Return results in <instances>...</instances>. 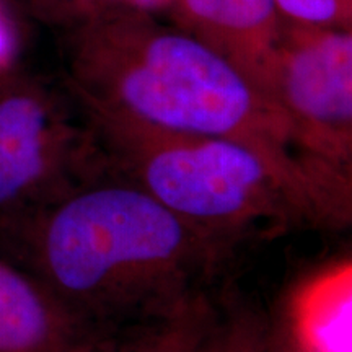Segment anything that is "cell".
Listing matches in <instances>:
<instances>
[{
    "instance_id": "obj_1",
    "label": "cell",
    "mask_w": 352,
    "mask_h": 352,
    "mask_svg": "<svg viewBox=\"0 0 352 352\" xmlns=\"http://www.w3.org/2000/svg\"><path fill=\"white\" fill-rule=\"evenodd\" d=\"M90 118L243 142L266 158L308 223L346 226L351 199L298 152L287 122L235 60L183 33L107 34L70 63Z\"/></svg>"
},
{
    "instance_id": "obj_12",
    "label": "cell",
    "mask_w": 352,
    "mask_h": 352,
    "mask_svg": "<svg viewBox=\"0 0 352 352\" xmlns=\"http://www.w3.org/2000/svg\"><path fill=\"white\" fill-rule=\"evenodd\" d=\"M47 15H63L64 12H72L74 8L85 6L90 0H33Z\"/></svg>"
},
{
    "instance_id": "obj_13",
    "label": "cell",
    "mask_w": 352,
    "mask_h": 352,
    "mask_svg": "<svg viewBox=\"0 0 352 352\" xmlns=\"http://www.w3.org/2000/svg\"><path fill=\"white\" fill-rule=\"evenodd\" d=\"M13 50V38L10 34V30L3 20V15L0 13V65L7 63V59L10 57Z\"/></svg>"
},
{
    "instance_id": "obj_15",
    "label": "cell",
    "mask_w": 352,
    "mask_h": 352,
    "mask_svg": "<svg viewBox=\"0 0 352 352\" xmlns=\"http://www.w3.org/2000/svg\"><path fill=\"white\" fill-rule=\"evenodd\" d=\"M267 352H285V351L280 349V347L277 346V344H274V342H272L271 338H270V344H267Z\"/></svg>"
},
{
    "instance_id": "obj_6",
    "label": "cell",
    "mask_w": 352,
    "mask_h": 352,
    "mask_svg": "<svg viewBox=\"0 0 352 352\" xmlns=\"http://www.w3.org/2000/svg\"><path fill=\"white\" fill-rule=\"evenodd\" d=\"M108 334L0 256V352H100Z\"/></svg>"
},
{
    "instance_id": "obj_4",
    "label": "cell",
    "mask_w": 352,
    "mask_h": 352,
    "mask_svg": "<svg viewBox=\"0 0 352 352\" xmlns=\"http://www.w3.org/2000/svg\"><path fill=\"white\" fill-rule=\"evenodd\" d=\"M109 176L91 129L70 122L36 87L0 94V233L10 239L38 214Z\"/></svg>"
},
{
    "instance_id": "obj_10",
    "label": "cell",
    "mask_w": 352,
    "mask_h": 352,
    "mask_svg": "<svg viewBox=\"0 0 352 352\" xmlns=\"http://www.w3.org/2000/svg\"><path fill=\"white\" fill-rule=\"evenodd\" d=\"M271 327L248 303L219 302L197 352H267Z\"/></svg>"
},
{
    "instance_id": "obj_3",
    "label": "cell",
    "mask_w": 352,
    "mask_h": 352,
    "mask_svg": "<svg viewBox=\"0 0 352 352\" xmlns=\"http://www.w3.org/2000/svg\"><path fill=\"white\" fill-rule=\"evenodd\" d=\"M90 120L109 176L142 189L230 252L266 228L308 223L279 175L250 145L124 121Z\"/></svg>"
},
{
    "instance_id": "obj_14",
    "label": "cell",
    "mask_w": 352,
    "mask_h": 352,
    "mask_svg": "<svg viewBox=\"0 0 352 352\" xmlns=\"http://www.w3.org/2000/svg\"><path fill=\"white\" fill-rule=\"evenodd\" d=\"M126 2H129L131 6L134 7L147 8V10H151V8H160V7L168 6V3L173 2V0H126Z\"/></svg>"
},
{
    "instance_id": "obj_8",
    "label": "cell",
    "mask_w": 352,
    "mask_h": 352,
    "mask_svg": "<svg viewBox=\"0 0 352 352\" xmlns=\"http://www.w3.org/2000/svg\"><path fill=\"white\" fill-rule=\"evenodd\" d=\"M183 6L212 38L209 44L235 60L263 90L264 65L277 41L274 0H183Z\"/></svg>"
},
{
    "instance_id": "obj_9",
    "label": "cell",
    "mask_w": 352,
    "mask_h": 352,
    "mask_svg": "<svg viewBox=\"0 0 352 352\" xmlns=\"http://www.w3.org/2000/svg\"><path fill=\"white\" fill-rule=\"evenodd\" d=\"M217 303L208 289L201 290L170 311L114 329L100 352H197Z\"/></svg>"
},
{
    "instance_id": "obj_11",
    "label": "cell",
    "mask_w": 352,
    "mask_h": 352,
    "mask_svg": "<svg viewBox=\"0 0 352 352\" xmlns=\"http://www.w3.org/2000/svg\"><path fill=\"white\" fill-rule=\"evenodd\" d=\"M276 8L308 26L338 21L346 12V0H274Z\"/></svg>"
},
{
    "instance_id": "obj_7",
    "label": "cell",
    "mask_w": 352,
    "mask_h": 352,
    "mask_svg": "<svg viewBox=\"0 0 352 352\" xmlns=\"http://www.w3.org/2000/svg\"><path fill=\"white\" fill-rule=\"evenodd\" d=\"M352 263L333 261L290 290L284 308L285 352H352Z\"/></svg>"
},
{
    "instance_id": "obj_2",
    "label": "cell",
    "mask_w": 352,
    "mask_h": 352,
    "mask_svg": "<svg viewBox=\"0 0 352 352\" xmlns=\"http://www.w3.org/2000/svg\"><path fill=\"white\" fill-rule=\"evenodd\" d=\"M10 240L30 274L107 333L206 290L230 253L113 176L56 202Z\"/></svg>"
},
{
    "instance_id": "obj_5",
    "label": "cell",
    "mask_w": 352,
    "mask_h": 352,
    "mask_svg": "<svg viewBox=\"0 0 352 352\" xmlns=\"http://www.w3.org/2000/svg\"><path fill=\"white\" fill-rule=\"evenodd\" d=\"M263 90L298 152L334 188L352 191V38L344 30H307L276 41Z\"/></svg>"
},
{
    "instance_id": "obj_16",
    "label": "cell",
    "mask_w": 352,
    "mask_h": 352,
    "mask_svg": "<svg viewBox=\"0 0 352 352\" xmlns=\"http://www.w3.org/2000/svg\"><path fill=\"white\" fill-rule=\"evenodd\" d=\"M107 2H118V0H107ZM124 2H126V0H124Z\"/></svg>"
}]
</instances>
